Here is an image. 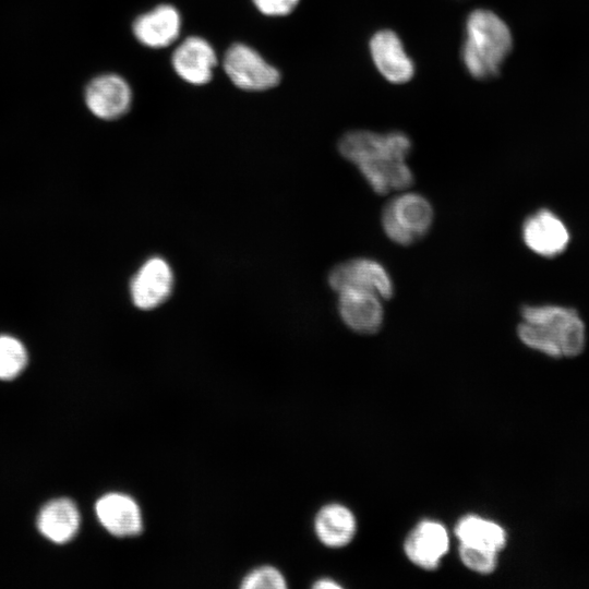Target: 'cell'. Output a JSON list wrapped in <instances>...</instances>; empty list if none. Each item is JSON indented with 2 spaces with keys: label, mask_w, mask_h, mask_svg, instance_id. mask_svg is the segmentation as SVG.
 Masks as SVG:
<instances>
[{
  "label": "cell",
  "mask_w": 589,
  "mask_h": 589,
  "mask_svg": "<svg viewBox=\"0 0 589 589\" xmlns=\"http://www.w3.org/2000/svg\"><path fill=\"white\" fill-rule=\"evenodd\" d=\"M513 48V35L506 22L486 9L469 13L465 24L461 59L476 79L495 76Z\"/></svg>",
  "instance_id": "2"
},
{
  "label": "cell",
  "mask_w": 589,
  "mask_h": 589,
  "mask_svg": "<svg viewBox=\"0 0 589 589\" xmlns=\"http://www.w3.org/2000/svg\"><path fill=\"white\" fill-rule=\"evenodd\" d=\"M84 100L94 116L113 120L130 109L132 92L123 77L107 73L89 81L84 91Z\"/></svg>",
  "instance_id": "8"
},
{
  "label": "cell",
  "mask_w": 589,
  "mask_h": 589,
  "mask_svg": "<svg viewBox=\"0 0 589 589\" xmlns=\"http://www.w3.org/2000/svg\"><path fill=\"white\" fill-rule=\"evenodd\" d=\"M242 589H285L287 582L279 569L271 565H263L252 569L241 580Z\"/></svg>",
  "instance_id": "21"
},
{
  "label": "cell",
  "mask_w": 589,
  "mask_h": 589,
  "mask_svg": "<svg viewBox=\"0 0 589 589\" xmlns=\"http://www.w3.org/2000/svg\"><path fill=\"white\" fill-rule=\"evenodd\" d=\"M526 247L543 257L563 253L570 240L565 223L551 209L540 208L529 215L521 229Z\"/></svg>",
  "instance_id": "7"
},
{
  "label": "cell",
  "mask_w": 589,
  "mask_h": 589,
  "mask_svg": "<svg viewBox=\"0 0 589 589\" xmlns=\"http://www.w3.org/2000/svg\"><path fill=\"white\" fill-rule=\"evenodd\" d=\"M449 538L446 528L434 520L420 521L408 534L404 549L408 558L424 569H434L446 554Z\"/></svg>",
  "instance_id": "13"
},
{
  "label": "cell",
  "mask_w": 589,
  "mask_h": 589,
  "mask_svg": "<svg viewBox=\"0 0 589 589\" xmlns=\"http://www.w3.org/2000/svg\"><path fill=\"white\" fill-rule=\"evenodd\" d=\"M328 284L337 292L348 289L373 292L382 299L394 293L386 268L373 259L356 257L339 263L328 274Z\"/></svg>",
  "instance_id": "5"
},
{
  "label": "cell",
  "mask_w": 589,
  "mask_h": 589,
  "mask_svg": "<svg viewBox=\"0 0 589 589\" xmlns=\"http://www.w3.org/2000/svg\"><path fill=\"white\" fill-rule=\"evenodd\" d=\"M180 28V14L169 4L158 5L139 15L132 25L135 38L151 48H163L172 44L178 38Z\"/></svg>",
  "instance_id": "15"
},
{
  "label": "cell",
  "mask_w": 589,
  "mask_h": 589,
  "mask_svg": "<svg viewBox=\"0 0 589 589\" xmlns=\"http://www.w3.org/2000/svg\"><path fill=\"white\" fill-rule=\"evenodd\" d=\"M338 293V312L342 322L360 334L376 333L384 320L382 298L362 290H342Z\"/></svg>",
  "instance_id": "11"
},
{
  "label": "cell",
  "mask_w": 589,
  "mask_h": 589,
  "mask_svg": "<svg viewBox=\"0 0 589 589\" xmlns=\"http://www.w3.org/2000/svg\"><path fill=\"white\" fill-rule=\"evenodd\" d=\"M455 533L460 544L472 545L498 553L506 544L507 534L495 521L478 515H467L459 519Z\"/></svg>",
  "instance_id": "19"
},
{
  "label": "cell",
  "mask_w": 589,
  "mask_h": 589,
  "mask_svg": "<svg viewBox=\"0 0 589 589\" xmlns=\"http://www.w3.org/2000/svg\"><path fill=\"white\" fill-rule=\"evenodd\" d=\"M369 50L375 68L388 82L402 84L412 79L414 63L394 31L381 29L374 33Z\"/></svg>",
  "instance_id": "9"
},
{
  "label": "cell",
  "mask_w": 589,
  "mask_h": 589,
  "mask_svg": "<svg viewBox=\"0 0 589 589\" xmlns=\"http://www.w3.org/2000/svg\"><path fill=\"white\" fill-rule=\"evenodd\" d=\"M356 529V518L351 510L337 503L323 506L314 519L318 540L329 548L347 545L354 537Z\"/></svg>",
  "instance_id": "16"
},
{
  "label": "cell",
  "mask_w": 589,
  "mask_h": 589,
  "mask_svg": "<svg viewBox=\"0 0 589 589\" xmlns=\"http://www.w3.org/2000/svg\"><path fill=\"white\" fill-rule=\"evenodd\" d=\"M224 69L231 82L247 91H264L280 81L277 69L267 63L253 48L233 44L225 53Z\"/></svg>",
  "instance_id": "6"
},
{
  "label": "cell",
  "mask_w": 589,
  "mask_h": 589,
  "mask_svg": "<svg viewBox=\"0 0 589 589\" xmlns=\"http://www.w3.org/2000/svg\"><path fill=\"white\" fill-rule=\"evenodd\" d=\"M173 287V273L161 257L147 260L130 285L132 301L142 310H152L165 302Z\"/></svg>",
  "instance_id": "10"
},
{
  "label": "cell",
  "mask_w": 589,
  "mask_h": 589,
  "mask_svg": "<svg viewBox=\"0 0 589 589\" xmlns=\"http://www.w3.org/2000/svg\"><path fill=\"white\" fill-rule=\"evenodd\" d=\"M433 221L430 202L418 193H404L383 208L382 226L386 236L400 245H409L425 236Z\"/></svg>",
  "instance_id": "3"
},
{
  "label": "cell",
  "mask_w": 589,
  "mask_h": 589,
  "mask_svg": "<svg viewBox=\"0 0 589 589\" xmlns=\"http://www.w3.org/2000/svg\"><path fill=\"white\" fill-rule=\"evenodd\" d=\"M217 59L204 38L192 36L182 41L172 55L176 73L188 83L203 85L211 81Z\"/></svg>",
  "instance_id": "14"
},
{
  "label": "cell",
  "mask_w": 589,
  "mask_h": 589,
  "mask_svg": "<svg viewBox=\"0 0 589 589\" xmlns=\"http://www.w3.org/2000/svg\"><path fill=\"white\" fill-rule=\"evenodd\" d=\"M101 526L116 537L137 536L143 530V517L137 502L124 493L103 495L95 505Z\"/></svg>",
  "instance_id": "12"
},
{
  "label": "cell",
  "mask_w": 589,
  "mask_h": 589,
  "mask_svg": "<svg viewBox=\"0 0 589 589\" xmlns=\"http://www.w3.org/2000/svg\"><path fill=\"white\" fill-rule=\"evenodd\" d=\"M27 362L23 344L11 336H0V378L11 380L17 376Z\"/></svg>",
  "instance_id": "20"
},
{
  "label": "cell",
  "mask_w": 589,
  "mask_h": 589,
  "mask_svg": "<svg viewBox=\"0 0 589 589\" xmlns=\"http://www.w3.org/2000/svg\"><path fill=\"white\" fill-rule=\"evenodd\" d=\"M257 10L269 16L287 15L294 10L299 0H252Z\"/></svg>",
  "instance_id": "23"
},
{
  "label": "cell",
  "mask_w": 589,
  "mask_h": 589,
  "mask_svg": "<svg viewBox=\"0 0 589 589\" xmlns=\"http://www.w3.org/2000/svg\"><path fill=\"white\" fill-rule=\"evenodd\" d=\"M362 177L378 194L404 190L413 182L411 169L405 159H386L357 166Z\"/></svg>",
  "instance_id": "18"
},
{
  "label": "cell",
  "mask_w": 589,
  "mask_h": 589,
  "mask_svg": "<svg viewBox=\"0 0 589 589\" xmlns=\"http://www.w3.org/2000/svg\"><path fill=\"white\" fill-rule=\"evenodd\" d=\"M39 531L56 543L70 541L80 527V514L73 502L58 498L40 510L37 519Z\"/></svg>",
  "instance_id": "17"
},
{
  "label": "cell",
  "mask_w": 589,
  "mask_h": 589,
  "mask_svg": "<svg viewBox=\"0 0 589 589\" xmlns=\"http://www.w3.org/2000/svg\"><path fill=\"white\" fill-rule=\"evenodd\" d=\"M517 326L520 341L550 358H575L586 347V326L578 311L558 304H526Z\"/></svg>",
  "instance_id": "1"
},
{
  "label": "cell",
  "mask_w": 589,
  "mask_h": 589,
  "mask_svg": "<svg viewBox=\"0 0 589 589\" xmlns=\"http://www.w3.org/2000/svg\"><path fill=\"white\" fill-rule=\"evenodd\" d=\"M410 149V139L397 131L376 133L353 130L344 134L338 143L340 155L356 166L386 159H406Z\"/></svg>",
  "instance_id": "4"
},
{
  "label": "cell",
  "mask_w": 589,
  "mask_h": 589,
  "mask_svg": "<svg viewBox=\"0 0 589 589\" xmlns=\"http://www.w3.org/2000/svg\"><path fill=\"white\" fill-rule=\"evenodd\" d=\"M496 552L467 545H459V556L461 562L471 570L480 574L492 573L497 565Z\"/></svg>",
  "instance_id": "22"
},
{
  "label": "cell",
  "mask_w": 589,
  "mask_h": 589,
  "mask_svg": "<svg viewBox=\"0 0 589 589\" xmlns=\"http://www.w3.org/2000/svg\"><path fill=\"white\" fill-rule=\"evenodd\" d=\"M313 588H316V589H336V588H341V586L339 584H337L333 579L322 578V579H318L316 582L313 584Z\"/></svg>",
  "instance_id": "24"
}]
</instances>
